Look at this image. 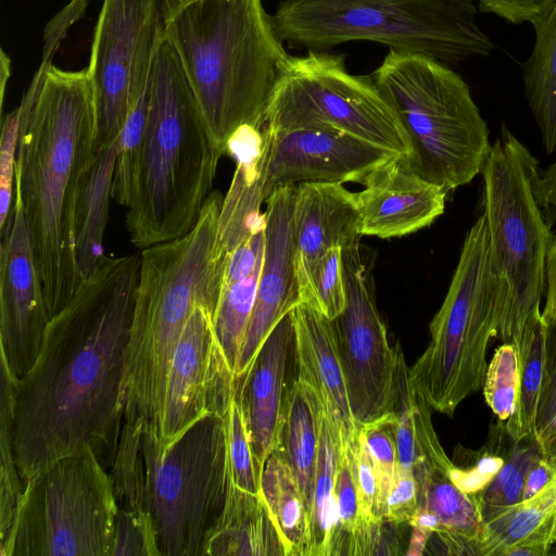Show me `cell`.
I'll return each mask as SVG.
<instances>
[{
  "instance_id": "obj_20",
  "label": "cell",
  "mask_w": 556,
  "mask_h": 556,
  "mask_svg": "<svg viewBox=\"0 0 556 556\" xmlns=\"http://www.w3.org/2000/svg\"><path fill=\"white\" fill-rule=\"evenodd\" d=\"M364 187L356 192L363 236L403 237L430 226L445 210L447 193L402 157L374 173Z\"/></svg>"
},
{
  "instance_id": "obj_8",
  "label": "cell",
  "mask_w": 556,
  "mask_h": 556,
  "mask_svg": "<svg viewBox=\"0 0 556 556\" xmlns=\"http://www.w3.org/2000/svg\"><path fill=\"white\" fill-rule=\"evenodd\" d=\"M539 161L502 124L482 167V207L491 261L506 287L501 324L507 336L522 337L541 316L546 293L547 256L553 233L533 190Z\"/></svg>"
},
{
  "instance_id": "obj_22",
  "label": "cell",
  "mask_w": 556,
  "mask_h": 556,
  "mask_svg": "<svg viewBox=\"0 0 556 556\" xmlns=\"http://www.w3.org/2000/svg\"><path fill=\"white\" fill-rule=\"evenodd\" d=\"M294 349L291 313L271 330L247 375L237 380L254 453L264 466L281 445L288 361Z\"/></svg>"
},
{
  "instance_id": "obj_24",
  "label": "cell",
  "mask_w": 556,
  "mask_h": 556,
  "mask_svg": "<svg viewBox=\"0 0 556 556\" xmlns=\"http://www.w3.org/2000/svg\"><path fill=\"white\" fill-rule=\"evenodd\" d=\"M265 222L226 252L214 329L233 371L254 307L265 253Z\"/></svg>"
},
{
  "instance_id": "obj_40",
  "label": "cell",
  "mask_w": 556,
  "mask_h": 556,
  "mask_svg": "<svg viewBox=\"0 0 556 556\" xmlns=\"http://www.w3.org/2000/svg\"><path fill=\"white\" fill-rule=\"evenodd\" d=\"M20 130L18 109L2 118L0 138V230L3 229L11 211L14 195L16 150Z\"/></svg>"
},
{
  "instance_id": "obj_46",
  "label": "cell",
  "mask_w": 556,
  "mask_h": 556,
  "mask_svg": "<svg viewBox=\"0 0 556 556\" xmlns=\"http://www.w3.org/2000/svg\"><path fill=\"white\" fill-rule=\"evenodd\" d=\"M500 485L507 501L515 502L522 490L523 478L514 465H507L500 473Z\"/></svg>"
},
{
  "instance_id": "obj_21",
  "label": "cell",
  "mask_w": 556,
  "mask_h": 556,
  "mask_svg": "<svg viewBox=\"0 0 556 556\" xmlns=\"http://www.w3.org/2000/svg\"><path fill=\"white\" fill-rule=\"evenodd\" d=\"M293 266L298 290L311 269L332 248L361 242V212L356 192L342 184L302 182L295 186L292 207Z\"/></svg>"
},
{
  "instance_id": "obj_39",
  "label": "cell",
  "mask_w": 556,
  "mask_h": 556,
  "mask_svg": "<svg viewBox=\"0 0 556 556\" xmlns=\"http://www.w3.org/2000/svg\"><path fill=\"white\" fill-rule=\"evenodd\" d=\"M488 400L502 418L508 417L517 400V362L514 351L503 346L495 358L488 381Z\"/></svg>"
},
{
  "instance_id": "obj_35",
  "label": "cell",
  "mask_w": 556,
  "mask_h": 556,
  "mask_svg": "<svg viewBox=\"0 0 556 556\" xmlns=\"http://www.w3.org/2000/svg\"><path fill=\"white\" fill-rule=\"evenodd\" d=\"M300 303L320 312L330 320L340 316L346 306L342 249H329L311 269L299 290Z\"/></svg>"
},
{
  "instance_id": "obj_45",
  "label": "cell",
  "mask_w": 556,
  "mask_h": 556,
  "mask_svg": "<svg viewBox=\"0 0 556 556\" xmlns=\"http://www.w3.org/2000/svg\"><path fill=\"white\" fill-rule=\"evenodd\" d=\"M545 299L542 318L547 327H556V236L547 256Z\"/></svg>"
},
{
  "instance_id": "obj_11",
  "label": "cell",
  "mask_w": 556,
  "mask_h": 556,
  "mask_svg": "<svg viewBox=\"0 0 556 556\" xmlns=\"http://www.w3.org/2000/svg\"><path fill=\"white\" fill-rule=\"evenodd\" d=\"M117 506L91 448L65 455L25 484L0 556H112Z\"/></svg>"
},
{
  "instance_id": "obj_36",
  "label": "cell",
  "mask_w": 556,
  "mask_h": 556,
  "mask_svg": "<svg viewBox=\"0 0 556 556\" xmlns=\"http://www.w3.org/2000/svg\"><path fill=\"white\" fill-rule=\"evenodd\" d=\"M226 422L232 483L251 494H261L263 466L254 453L243 406L237 391L226 414Z\"/></svg>"
},
{
  "instance_id": "obj_43",
  "label": "cell",
  "mask_w": 556,
  "mask_h": 556,
  "mask_svg": "<svg viewBox=\"0 0 556 556\" xmlns=\"http://www.w3.org/2000/svg\"><path fill=\"white\" fill-rule=\"evenodd\" d=\"M533 190L542 210L556 214V161L546 169L538 172Z\"/></svg>"
},
{
  "instance_id": "obj_50",
  "label": "cell",
  "mask_w": 556,
  "mask_h": 556,
  "mask_svg": "<svg viewBox=\"0 0 556 556\" xmlns=\"http://www.w3.org/2000/svg\"><path fill=\"white\" fill-rule=\"evenodd\" d=\"M11 73V61L9 55L1 49V70H0V97H1V106L3 105L4 99V90L7 86V81L10 77Z\"/></svg>"
},
{
  "instance_id": "obj_47",
  "label": "cell",
  "mask_w": 556,
  "mask_h": 556,
  "mask_svg": "<svg viewBox=\"0 0 556 556\" xmlns=\"http://www.w3.org/2000/svg\"><path fill=\"white\" fill-rule=\"evenodd\" d=\"M547 470L543 467H536L532 469L527 478L525 484V493L523 497L526 501H529L536 496L547 483Z\"/></svg>"
},
{
  "instance_id": "obj_34",
  "label": "cell",
  "mask_w": 556,
  "mask_h": 556,
  "mask_svg": "<svg viewBox=\"0 0 556 556\" xmlns=\"http://www.w3.org/2000/svg\"><path fill=\"white\" fill-rule=\"evenodd\" d=\"M418 485V506L432 513L439 521L437 532L447 544L466 535L472 526V508L465 493L448 478V473H430Z\"/></svg>"
},
{
  "instance_id": "obj_29",
  "label": "cell",
  "mask_w": 556,
  "mask_h": 556,
  "mask_svg": "<svg viewBox=\"0 0 556 556\" xmlns=\"http://www.w3.org/2000/svg\"><path fill=\"white\" fill-rule=\"evenodd\" d=\"M535 42L522 66L525 94L547 154L556 152V2L531 23Z\"/></svg>"
},
{
  "instance_id": "obj_38",
  "label": "cell",
  "mask_w": 556,
  "mask_h": 556,
  "mask_svg": "<svg viewBox=\"0 0 556 556\" xmlns=\"http://www.w3.org/2000/svg\"><path fill=\"white\" fill-rule=\"evenodd\" d=\"M349 454L364 513L371 523L383 527L386 501L378 472L361 431L357 439L349 446Z\"/></svg>"
},
{
  "instance_id": "obj_27",
  "label": "cell",
  "mask_w": 556,
  "mask_h": 556,
  "mask_svg": "<svg viewBox=\"0 0 556 556\" xmlns=\"http://www.w3.org/2000/svg\"><path fill=\"white\" fill-rule=\"evenodd\" d=\"M428 403L415 391L400 345L395 404L399 465L410 471L416 482L430 473L450 472L452 465L433 430Z\"/></svg>"
},
{
  "instance_id": "obj_9",
  "label": "cell",
  "mask_w": 556,
  "mask_h": 556,
  "mask_svg": "<svg viewBox=\"0 0 556 556\" xmlns=\"http://www.w3.org/2000/svg\"><path fill=\"white\" fill-rule=\"evenodd\" d=\"M149 509L160 556H201L231 485L226 415H207L166 445L143 430Z\"/></svg>"
},
{
  "instance_id": "obj_1",
  "label": "cell",
  "mask_w": 556,
  "mask_h": 556,
  "mask_svg": "<svg viewBox=\"0 0 556 556\" xmlns=\"http://www.w3.org/2000/svg\"><path fill=\"white\" fill-rule=\"evenodd\" d=\"M139 269L140 254L103 255L50 318L34 365L16 381L13 448L24 488L56 459L85 448L112 467Z\"/></svg>"
},
{
  "instance_id": "obj_4",
  "label": "cell",
  "mask_w": 556,
  "mask_h": 556,
  "mask_svg": "<svg viewBox=\"0 0 556 556\" xmlns=\"http://www.w3.org/2000/svg\"><path fill=\"white\" fill-rule=\"evenodd\" d=\"M223 198L212 192L190 231L141 250L132 318L124 353V421L161 439L173 354L194 307L215 313L225 256L218 244Z\"/></svg>"
},
{
  "instance_id": "obj_28",
  "label": "cell",
  "mask_w": 556,
  "mask_h": 556,
  "mask_svg": "<svg viewBox=\"0 0 556 556\" xmlns=\"http://www.w3.org/2000/svg\"><path fill=\"white\" fill-rule=\"evenodd\" d=\"M324 410L314 391L295 378L288 387L280 448L290 464L307 508L316 479Z\"/></svg>"
},
{
  "instance_id": "obj_31",
  "label": "cell",
  "mask_w": 556,
  "mask_h": 556,
  "mask_svg": "<svg viewBox=\"0 0 556 556\" xmlns=\"http://www.w3.org/2000/svg\"><path fill=\"white\" fill-rule=\"evenodd\" d=\"M339 450L336 434L324 415L305 556H336L339 536L336 496Z\"/></svg>"
},
{
  "instance_id": "obj_18",
  "label": "cell",
  "mask_w": 556,
  "mask_h": 556,
  "mask_svg": "<svg viewBox=\"0 0 556 556\" xmlns=\"http://www.w3.org/2000/svg\"><path fill=\"white\" fill-rule=\"evenodd\" d=\"M294 188L277 189L266 201L263 268L235 369L236 382L247 375L276 325L300 303L293 266Z\"/></svg>"
},
{
  "instance_id": "obj_44",
  "label": "cell",
  "mask_w": 556,
  "mask_h": 556,
  "mask_svg": "<svg viewBox=\"0 0 556 556\" xmlns=\"http://www.w3.org/2000/svg\"><path fill=\"white\" fill-rule=\"evenodd\" d=\"M544 513L535 504H525L518 513L514 516L508 534L511 540L526 539L532 533L541 523Z\"/></svg>"
},
{
  "instance_id": "obj_49",
  "label": "cell",
  "mask_w": 556,
  "mask_h": 556,
  "mask_svg": "<svg viewBox=\"0 0 556 556\" xmlns=\"http://www.w3.org/2000/svg\"><path fill=\"white\" fill-rule=\"evenodd\" d=\"M541 364L538 361L529 364L525 372V387L528 392H535L541 381Z\"/></svg>"
},
{
  "instance_id": "obj_3",
  "label": "cell",
  "mask_w": 556,
  "mask_h": 556,
  "mask_svg": "<svg viewBox=\"0 0 556 556\" xmlns=\"http://www.w3.org/2000/svg\"><path fill=\"white\" fill-rule=\"evenodd\" d=\"M163 16L223 156L239 128H264L291 55L263 0H164Z\"/></svg>"
},
{
  "instance_id": "obj_33",
  "label": "cell",
  "mask_w": 556,
  "mask_h": 556,
  "mask_svg": "<svg viewBox=\"0 0 556 556\" xmlns=\"http://www.w3.org/2000/svg\"><path fill=\"white\" fill-rule=\"evenodd\" d=\"M0 546L10 539L21 509L24 484L15 463L13 430L17 379L0 361Z\"/></svg>"
},
{
  "instance_id": "obj_26",
  "label": "cell",
  "mask_w": 556,
  "mask_h": 556,
  "mask_svg": "<svg viewBox=\"0 0 556 556\" xmlns=\"http://www.w3.org/2000/svg\"><path fill=\"white\" fill-rule=\"evenodd\" d=\"M118 140L93 152L78 184L74 242L75 258L83 279L92 273L104 255L103 236L109 218Z\"/></svg>"
},
{
  "instance_id": "obj_41",
  "label": "cell",
  "mask_w": 556,
  "mask_h": 556,
  "mask_svg": "<svg viewBox=\"0 0 556 556\" xmlns=\"http://www.w3.org/2000/svg\"><path fill=\"white\" fill-rule=\"evenodd\" d=\"M418 508V485L414 475L401 467L396 468L390 489L383 520L399 526L409 523Z\"/></svg>"
},
{
  "instance_id": "obj_15",
  "label": "cell",
  "mask_w": 556,
  "mask_h": 556,
  "mask_svg": "<svg viewBox=\"0 0 556 556\" xmlns=\"http://www.w3.org/2000/svg\"><path fill=\"white\" fill-rule=\"evenodd\" d=\"M400 155L342 132L327 129L263 128L264 202L280 188L302 182H357ZM403 159V157H402Z\"/></svg>"
},
{
  "instance_id": "obj_13",
  "label": "cell",
  "mask_w": 556,
  "mask_h": 556,
  "mask_svg": "<svg viewBox=\"0 0 556 556\" xmlns=\"http://www.w3.org/2000/svg\"><path fill=\"white\" fill-rule=\"evenodd\" d=\"M164 0H103L87 67L96 108L94 151L115 143L147 89L164 33Z\"/></svg>"
},
{
  "instance_id": "obj_7",
  "label": "cell",
  "mask_w": 556,
  "mask_h": 556,
  "mask_svg": "<svg viewBox=\"0 0 556 556\" xmlns=\"http://www.w3.org/2000/svg\"><path fill=\"white\" fill-rule=\"evenodd\" d=\"M371 74L399 112L412 146L405 161L416 174L448 193L481 173L489 129L459 74L430 56L391 50Z\"/></svg>"
},
{
  "instance_id": "obj_48",
  "label": "cell",
  "mask_w": 556,
  "mask_h": 556,
  "mask_svg": "<svg viewBox=\"0 0 556 556\" xmlns=\"http://www.w3.org/2000/svg\"><path fill=\"white\" fill-rule=\"evenodd\" d=\"M430 535L431 534L429 532L413 527V533L409 541L408 549L406 551L405 554L409 556L422 555Z\"/></svg>"
},
{
  "instance_id": "obj_42",
  "label": "cell",
  "mask_w": 556,
  "mask_h": 556,
  "mask_svg": "<svg viewBox=\"0 0 556 556\" xmlns=\"http://www.w3.org/2000/svg\"><path fill=\"white\" fill-rule=\"evenodd\" d=\"M479 10L495 14L509 23H532L548 10L556 0H476Z\"/></svg>"
},
{
  "instance_id": "obj_12",
  "label": "cell",
  "mask_w": 556,
  "mask_h": 556,
  "mask_svg": "<svg viewBox=\"0 0 556 556\" xmlns=\"http://www.w3.org/2000/svg\"><path fill=\"white\" fill-rule=\"evenodd\" d=\"M264 127L333 130L405 160L412 153L399 112L382 86L372 74L350 73L345 56L328 50L291 55L271 96Z\"/></svg>"
},
{
  "instance_id": "obj_5",
  "label": "cell",
  "mask_w": 556,
  "mask_h": 556,
  "mask_svg": "<svg viewBox=\"0 0 556 556\" xmlns=\"http://www.w3.org/2000/svg\"><path fill=\"white\" fill-rule=\"evenodd\" d=\"M147 117L126 213L139 249L182 237L211 194L222 155L179 56L163 33L147 84Z\"/></svg>"
},
{
  "instance_id": "obj_37",
  "label": "cell",
  "mask_w": 556,
  "mask_h": 556,
  "mask_svg": "<svg viewBox=\"0 0 556 556\" xmlns=\"http://www.w3.org/2000/svg\"><path fill=\"white\" fill-rule=\"evenodd\" d=\"M359 431L366 441L371 460L378 472L382 495L387 503L399 466L395 412L371 422L361 425Z\"/></svg>"
},
{
  "instance_id": "obj_25",
  "label": "cell",
  "mask_w": 556,
  "mask_h": 556,
  "mask_svg": "<svg viewBox=\"0 0 556 556\" xmlns=\"http://www.w3.org/2000/svg\"><path fill=\"white\" fill-rule=\"evenodd\" d=\"M201 556H286L262 494H251L231 482L223 513L205 539Z\"/></svg>"
},
{
  "instance_id": "obj_2",
  "label": "cell",
  "mask_w": 556,
  "mask_h": 556,
  "mask_svg": "<svg viewBox=\"0 0 556 556\" xmlns=\"http://www.w3.org/2000/svg\"><path fill=\"white\" fill-rule=\"evenodd\" d=\"M14 202L23 210L49 318L83 278L75 258L74 211L80 177L94 152L96 108L87 68L52 65L20 105Z\"/></svg>"
},
{
  "instance_id": "obj_14",
  "label": "cell",
  "mask_w": 556,
  "mask_h": 556,
  "mask_svg": "<svg viewBox=\"0 0 556 556\" xmlns=\"http://www.w3.org/2000/svg\"><path fill=\"white\" fill-rule=\"evenodd\" d=\"M346 306L332 320L350 404L357 424L394 412L400 342L392 348L378 312L361 242L342 249Z\"/></svg>"
},
{
  "instance_id": "obj_10",
  "label": "cell",
  "mask_w": 556,
  "mask_h": 556,
  "mask_svg": "<svg viewBox=\"0 0 556 556\" xmlns=\"http://www.w3.org/2000/svg\"><path fill=\"white\" fill-rule=\"evenodd\" d=\"M506 293L481 214L466 233L446 296L430 324V343L408 368L413 388L431 408L450 414L470 390L473 352L501 328Z\"/></svg>"
},
{
  "instance_id": "obj_23",
  "label": "cell",
  "mask_w": 556,
  "mask_h": 556,
  "mask_svg": "<svg viewBox=\"0 0 556 556\" xmlns=\"http://www.w3.org/2000/svg\"><path fill=\"white\" fill-rule=\"evenodd\" d=\"M143 430L140 422H123L111 467L110 476L117 506L112 556H160L149 509Z\"/></svg>"
},
{
  "instance_id": "obj_32",
  "label": "cell",
  "mask_w": 556,
  "mask_h": 556,
  "mask_svg": "<svg viewBox=\"0 0 556 556\" xmlns=\"http://www.w3.org/2000/svg\"><path fill=\"white\" fill-rule=\"evenodd\" d=\"M339 536L336 556H369L379 554L382 527L371 523L363 509L349 447L339 450L336 479Z\"/></svg>"
},
{
  "instance_id": "obj_19",
  "label": "cell",
  "mask_w": 556,
  "mask_h": 556,
  "mask_svg": "<svg viewBox=\"0 0 556 556\" xmlns=\"http://www.w3.org/2000/svg\"><path fill=\"white\" fill-rule=\"evenodd\" d=\"M290 313L295 378L314 391L340 451L345 450L357 439L359 425L352 413L333 323L305 303L296 304Z\"/></svg>"
},
{
  "instance_id": "obj_30",
  "label": "cell",
  "mask_w": 556,
  "mask_h": 556,
  "mask_svg": "<svg viewBox=\"0 0 556 556\" xmlns=\"http://www.w3.org/2000/svg\"><path fill=\"white\" fill-rule=\"evenodd\" d=\"M261 494L281 536L286 556H305L308 516L295 475L281 448L266 459Z\"/></svg>"
},
{
  "instance_id": "obj_17",
  "label": "cell",
  "mask_w": 556,
  "mask_h": 556,
  "mask_svg": "<svg viewBox=\"0 0 556 556\" xmlns=\"http://www.w3.org/2000/svg\"><path fill=\"white\" fill-rule=\"evenodd\" d=\"M0 361L18 380L34 365L50 320L21 205L1 230Z\"/></svg>"
},
{
  "instance_id": "obj_6",
  "label": "cell",
  "mask_w": 556,
  "mask_h": 556,
  "mask_svg": "<svg viewBox=\"0 0 556 556\" xmlns=\"http://www.w3.org/2000/svg\"><path fill=\"white\" fill-rule=\"evenodd\" d=\"M477 13L473 0H280L273 16L293 49L371 41L456 65L495 48Z\"/></svg>"
},
{
  "instance_id": "obj_16",
  "label": "cell",
  "mask_w": 556,
  "mask_h": 556,
  "mask_svg": "<svg viewBox=\"0 0 556 556\" xmlns=\"http://www.w3.org/2000/svg\"><path fill=\"white\" fill-rule=\"evenodd\" d=\"M236 388L215 333L213 313L198 304L170 362L159 443L169 444L207 415L225 416Z\"/></svg>"
}]
</instances>
